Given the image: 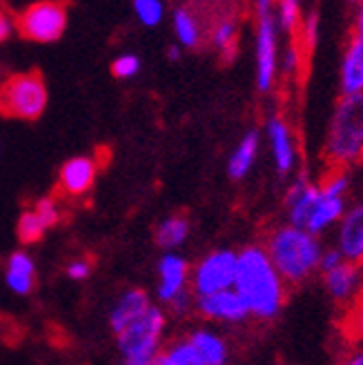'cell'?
<instances>
[{
  "instance_id": "obj_2",
  "label": "cell",
  "mask_w": 363,
  "mask_h": 365,
  "mask_svg": "<svg viewBox=\"0 0 363 365\" xmlns=\"http://www.w3.org/2000/svg\"><path fill=\"white\" fill-rule=\"evenodd\" d=\"M263 247L285 285H299L319 272L323 247L317 236L307 230L290 223L277 225L265 234Z\"/></svg>"
},
{
  "instance_id": "obj_3",
  "label": "cell",
  "mask_w": 363,
  "mask_h": 365,
  "mask_svg": "<svg viewBox=\"0 0 363 365\" xmlns=\"http://www.w3.org/2000/svg\"><path fill=\"white\" fill-rule=\"evenodd\" d=\"M323 158L328 170L341 172L363 163V94L339 96L334 103L325 134Z\"/></svg>"
},
{
  "instance_id": "obj_15",
  "label": "cell",
  "mask_w": 363,
  "mask_h": 365,
  "mask_svg": "<svg viewBox=\"0 0 363 365\" xmlns=\"http://www.w3.org/2000/svg\"><path fill=\"white\" fill-rule=\"evenodd\" d=\"M321 277H323L325 292H328L332 301L350 305L359 297L361 281H363L361 265H354L350 261H343L334 269L321 274Z\"/></svg>"
},
{
  "instance_id": "obj_19",
  "label": "cell",
  "mask_w": 363,
  "mask_h": 365,
  "mask_svg": "<svg viewBox=\"0 0 363 365\" xmlns=\"http://www.w3.org/2000/svg\"><path fill=\"white\" fill-rule=\"evenodd\" d=\"M150 307H152V303H150V297L145 289H130L127 292V294L118 301V305L114 307L112 319H110L114 334H121L127 325H130L132 321H136L138 317H143Z\"/></svg>"
},
{
  "instance_id": "obj_31",
  "label": "cell",
  "mask_w": 363,
  "mask_h": 365,
  "mask_svg": "<svg viewBox=\"0 0 363 365\" xmlns=\"http://www.w3.org/2000/svg\"><path fill=\"white\" fill-rule=\"evenodd\" d=\"M7 283L18 292V294H27V292L34 287V277H23V274H11L7 272Z\"/></svg>"
},
{
  "instance_id": "obj_6",
  "label": "cell",
  "mask_w": 363,
  "mask_h": 365,
  "mask_svg": "<svg viewBox=\"0 0 363 365\" xmlns=\"http://www.w3.org/2000/svg\"><path fill=\"white\" fill-rule=\"evenodd\" d=\"M348 187H350L348 172L328 170V174L317 182V194H315L312 207H310V214H307L303 230L319 236L328 227L341 223V218L348 212L346 210Z\"/></svg>"
},
{
  "instance_id": "obj_1",
  "label": "cell",
  "mask_w": 363,
  "mask_h": 365,
  "mask_svg": "<svg viewBox=\"0 0 363 365\" xmlns=\"http://www.w3.org/2000/svg\"><path fill=\"white\" fill-rule=\"evenodd\" d=\"M234 292L247 305L250 317L259 321H272L279 317L287 297V285L272 265L263 245H245L239 252Z\"/></svg>"
},
{
  "instance_id": "obj_26",
  "label": "cell",
  "mask_w": 363,
  "mask_h": 365,
  "mask_svg": "<svg viewBox=\"0 0 363 365\" xmlns=\"http://www.w3.org/2000/svg\"><path fill=\"white\" fill-rule=\"evenodd\" d=\"M45 234L43 223L39 221V216L34 212H23L21 221H18V239L21 243H39Z\"/></svg>"
},
{
  "instance_id": "obj_5",
  "label": "cell",
  "mask_w": 363,
  "mask_h": 365,
  "mask_svg": "<svg viewBox=\"0 0 363 365\" xmlns=\"http://www.w3.org/2000/svg\"><path fill=\"white\" fill-rule=\"evenodd\" d=\"M254 56H257V87L261 94H270L277 85L279 76V25L275 7L270 3L257 5V18H254Z\"/></svg>"
},
{
  "instance_id": "obj_33",
  "label": "cell",
  "mask_w": 363,
  "mask_h": 365,
  "mask_svg": "<svg viewBox=\"0 0 363 365\" xmlns=\"http://www.w3.org/2000/svg\"><path fill=\"white\" fill-rule=\"evenodd\" d=\"M89 272H92V263L89 261H78L67 267V274L71 279H85V277H89Z\"/></svg>"
},
{
  "instance_id": "obj_7",
  "label": "cell",
  "mask_w": 363,
  "mask_h": 365,
  "mask_svg": "<svg viewBox=\"0 0 363 365\" xmlns=\"http://www.w3.org/2000/svg\"><path fill=\"white\" fill-rule=\"evenodd\" d=\"M163 327H165V314L152 305L143 317L132 321L121 334H116L125 361L148 365L160 352Z\"/></svg>"
},
{
  "instance_id": "obj_11",
  "label": "cell",
  "mask_w": 363,
  "mask_h": 365,
  "mask_svg": "<svg viewBox=\"0 0 363 365\" xmlns=\"http://www.w3.org/2000/svg\"><path fill=\"white\" fill-rule=\"evenodd\" d=\"M265 136L272 150V158H275V168L279 176H287L297 170L299 150H297V138L292 134V127L281 116L275 114L265 123Z\"/></svg>"
},
{
  "instance_id": "obj_28",
  "label": "cell",
  "mask_w": 363,
  "mask_h": 365,
  "mask_svg": "<svg viewBox=\"0 0 363 365\" xmlns=\"http://www.w3.org/2000/svg\"><path fill=\"white\" fill-rule=\"evenodd\" d=\"M138 67H140V63H138L136 56H121V58H116L112 63L110 71H112V76H116V78H130V76L136 74Z\"/></svg>"
},
{
  "instance_id": "obj_38",
  "label": "cell",
  "mask_w": 363,
  "mask_h": 365,
  "mask_svg": "<svg viewBox=\"0 0 363 365\" xmlns=\"http://www.w3.org/2000/svg\"><path fill=\"white\" fill-rule=\"evenodd\" d=\"M125 365H140V363H130V361H125Z\"/></svg>"
},
{
  "instance_id": "obj_17",
  "label": "cell",
  "mask_w": 363,
  "mask_h": 365,
  "mask_svg": "<svg viewBox=\"0 0 363 365\" xmlns=\"http://www.w3.org/2000/svg\"><path fill=\"white\" fill-rule=\"evenodd\" d=\"M341 96H361L363 94V43L350 38L341 58Z\"/></svg>"
},
{
  "instance_id": "obj_37",
  "label": "cell",
  "mask_w": 363,
  "mask_h": 365,
  "mask_svg": "<svg viewBox=\"0 0 363 365\" xmlns=\"http://www.w3.org/2000/svg\"><path fill=\"white\" fill-rule=\"evenodd\" d=\"M168 56H170V61H178V58H180V49H178L176 45L170 47V49H168Z\"/></svg>"
},
{
  "instance_id": "obj_36",
  "label": "cell",
  "mask_w": 363,
  "mask_h": 365,
  "mask_svg": "<svg viewBox=\"0 0 363 365\" xmlns=\"http://www.w3.org/2000/svg\"><path fill=\"white\" fill-rule=\"evenodd\" d=\"M148 365H174V363H172V361H170L168 356H163V354L158 352V354H156V356H154V359H152V361H150Z\"/></svg>"
},
{
  "instance_id": "obj_10",
  "label": "cell",
  "mask_w": 363,
  "mask_h": 365,
  "mask_svg": "<svg viewBox=\"0 0 363 365\" xmlns=\"http://www.w3.org/2000/svg\"><path fill=\"white\" fill-rule=\"evenodd\" d=\"M105 165V160L96 156H78L67 160L61 174H58V185L51 192L53 198H69V196H83L85 192L92 190L96 172Z\"/></svg>"
},
{
  "instance_id": "obj_30",
  "label": "cell",
  "mask_w": 363,
  "mask_h": 365,
  "mask_svg": "<svg viewBox=\"0 0 363 365\" xmlns=\"http://www.w3.org/2000/svg\"><path fill=\"white\" fill-rule=\"evenodd\" d=\"M9 272L11 274H23V277H34V263L29 261V257L25 254H11L9 259Z\"/></svg>"
},
{
  "instance_id": "obj_16",
  "label": "cell",
  "mask_w": 363,
  "mask_h": 365,
  "mask_svg": "<svg viewBox=\"0 0 363 365\" xmlns=\"http://www.w3.org/2000/svg\"><path fill=\"white\" fill-rule=\"evenodd\" d=\"M160 283H158V299L165 301L168 305L178 297L188 292L190 279H192V267L185 259L176 257V254H168L163 257L158 265Z\"/></svg>"
},
{
  "instance_id": "obj_25",
  "label": "cell",
  "mask_w": 363,
  "mask_h": 365,
  "mask_svg": "<svg viewBox=\"0 0 363 365\" xmlns=\"http://www.w3.org/2000/svg\"><path fill=\"white\" fill-rule=\"evenodd\" d=\"M275 16H277V25L279 29L287 31L290 36H297L301 23H303V14H301V5L297 0H283V3L277 5L275 9Z\"/></svg>"
},
{
  "instance_id": "obj_13",
  "label": "cell",
  "mask_w": 363,
  "mask_h": 365,
  "mask_svg": "<svg viewBox=\"0 0 363 365\" xmlns=\"http://www.w3.org/2000/svg\"><path fill=\"white\" fill-rule=\"evenodd\" d=\"M205 41L216 49L221 61L232 63L239 53V41H241V27L239 18L232 11H219L208 21V36Z\"/></svg>"
},
{
  "instance_id": "obj_23",
  "label": "cell",
  "mask_w": 363,
  "mask_h": 365,
  "mask_svg": "<svg viewBox=\"0 0 363 365\" xmlns=\"http://www.w3.org/2000/svg\"><path fill=\"white\" fill-rule=\"evenodd\" d=\"M160 354L168 356L174 365H205L201 354L196 352V348L190 343L188 336L172 341L168 348H160Z\"/></svg>"
},
{
  "instance_id": "obj_24",
  "label": "cell",
  "mask_w": 363,
  "mask_h": 365,
  "mask_svg": "<svg viewBox=\"0 0 363 365\" xmlns=\"http://www.w3.org/2000/svg\"><path fill=\"white\" fill-rule=\"evenodd\" d=\"M341 330L350 343H363V294H359L348 305V312L341 323Z\"/></svg>"
},
{
  "instance_id": "obj_32",
  "label": "cell",
  "mask_w": 363,
  "mask_h": 365,
  "mask_svg": "<svg viewBox=\"0 0 363 365\" xmlns=\"http://www.w3.org/2000/svg\"><path fill=\"white\" fill-rule=\"evenodd\" d=\"M350 38L363 43V3H359L354 7V14H352V31H350Z\"/></svg>"
},
{
  "instance_id": "obj_34",
  "label": "cell",
  "mask_w": 363,
  "mask_h": 365,
  "mask_svg": "<svg viewBox=\"0 0 363 365\" xmlns=\"http://www.w3.org/2000/svg\"><path fill=\"white\" fill-rule=\"evenodd\" d=\"M11 18H9V14L0 7V43L3 41H7L9 38V34H11Z\"/></svg>"
},
{
  "instance_id": "obj_8",
  "label": "cell",
  "mask_w": 363,
  "mask_h": 365,
  "mask_svg": "<svg viewBox=\"0 0 363 365\" xmlns=\"http://www.w3.org/2000/svg\"><path fill=\"white\" fill-rule=\"evenodd\" d=\"M237 263L239 252L234 250H216L210 252L205 259L198 261V265L192 269V294L196 299L216 294V292L234 289L237 281Z\"/></svg>"
},
{
  "instance_id": "obj_20",
  "label": "cell",
  "mask_w": 363,
  "mask_h": 365,
  "mask_svg": "<svg viewBox=\"0 0 363 365\" xmlns=\"http://www.w3.org/2000/svg\"><path fill=\"white\" fill-rule=\"evenodd\" d=\"M174 31L178 41L188 49H198L203 45L208 29L203 27V21L192 7H178L174 11Z\"/></svg>"
},
{
  "instance_id": "obj_29",
  "label": "cell",
  "mask_w": 363,
  "mask_h": 365,
  "mask_svg": "<svg viewBox=\"0 0 363 365\" xmlns=\"http://www.w3.org/2000/svg\"><path fill=\"white\" fill-rule=\"evenodd\" d=\"M34 214L39 216V221L43 223L45 230H47V227H53V225L58 223V212H56V207H53V203H51L49 198L41 200V203L36 205Z\"/></svg>"
},
{
  "instance_id": "obj_9",
  "label": "cell",
  "mask_w": 363,
  "mask_h": 365,
  "mask_svg": "<svg viewBox=\"0 0 363 365\" xmlns=\"http://www.w3.org/2000/svg\"><path fill=\"white\" fill-rule=\"evenodd\" d=\"M21 38L34 43L58 41L67 25V5L65 3H34L14 21Z\"/></svg>"
},
{
  "instance_id": "obj_22",
  "label": "cell",
  "mask_w": 363,
  "mask_h": 365,
  "mask_svg": "<svg viewBox=\"0 0 363 365\" xmlns=\"http://www.w3.org/2000/svg\"><path fill=\"white\" fill-rule=\"evenodd\" d=\"M190 234V221L185 214H172L168 216L165 221H163L156 232H154V239H156V245L165 247V250H172L176 245H180Z\"/></svg>"
},
{
  "instance_id": "obj_4",
  "label": "cell",
  "mask_w": 363,
  "mask_h": 365,
  "mask_svg": "<svg viewBox=\"0 0 363 365\" xmlns=\"http://www.w3.org/2000/svg\"><path fill=\"white\" fill-rule=\"evenodd\" d=\"M47 105V87L41 69L11 74L0 83V116L18 120H36Z\"/></svg>"
},
{
  "instance_id": "obj_35",
  "label": "cell",
  "mask_w": 363,
  "mask_h": 365,
  "mask_svg": "<svg viewBox=\"0 0 363 365\" xmlns=\"http://www.w3.org/2000/svg\"><path fill=\"white\" fill-rule=\"evenodd\" d=\"M339 365H363V348L361 350H354V352H350L346 359H343Z\"/></svg>"
},
{
  "instance_id": "obj_27",
  "label": "cell",
  "mask_w": 363,
  "mask_h": 365,
  "mask_svg": "<svg viewBox=\"0 0 363 365\" xmlns=\"http://www.w3.org/2000/svg\"><path fill=\"white\" fill-rule=\"evenodd\" d=\"M134 9H136V16L140 18V23L148 27H156L163 18V5L158 0H136Z\"/></svg>"
},
{
  "instance_id": "obj_12",
  "label": "cell",
  "mask_w": 363,
  "mask_h": 365,
  "mask_svg": "<svg viewBox=\"0 0 363 365\" xmlns=\"http://www.w3.org/2000/svg\"><path fill=\"white\" fill-rule=\"evenodd\" d=\"M196 312L201 314L208 321L214 323H243L250 319V309L243 303V299L237 294L234 289H225V292H216V294L210 297H201L196 299Z\"/></svg>"
},
{
  "instance_id": "obj_18",
  "label": "cell",
  "mask_w": 363,
  "mask_h": 365,
  "mask_svg": "<svg viewBox=\"0 0 363 365\" xmlns=\"http://www.w3.org/2000/svg\"><path fill=\"white\" fill-rule=\"evenodd\" d=\"M259 150H261V134H259V130H250L237 143V148H234V152H232V156L227 160L230 178H234V180L245 178L252 172L254 163H257Z\"/></svg>"
},
{
  "instance_id": "obj_14",
  "label": "cell",
  "mask_w": 363,
  "mask_h": 365,
  "mask_svg": "<svg viewBox=\"0 0 363 365\" xmlns=\"http://www.w3.org/2000/svg\"><path fill=\"white\" fill-rule=\"evenodd\" d=\"M337 250L346 261L363 265V200L354 203L341 218L337 230Z\"/></svg>"
},
{
  "instance_id": "obj_21",
  "label": "cell",
  "mask_w": 363,
  "mask_h": 365,
  "mask_svg": "<svg viewBox=\"0 0 363 365\" xmlns=\"http://www.w3.org/2000/svg\"><path fill=\"white\" fill-rule=\"evenodd\" d=\"M188 339L196 348V352L201 354L205 365H227L230 350L223 336L212 330H194Z\"/></svg>"
}]
</instances>
